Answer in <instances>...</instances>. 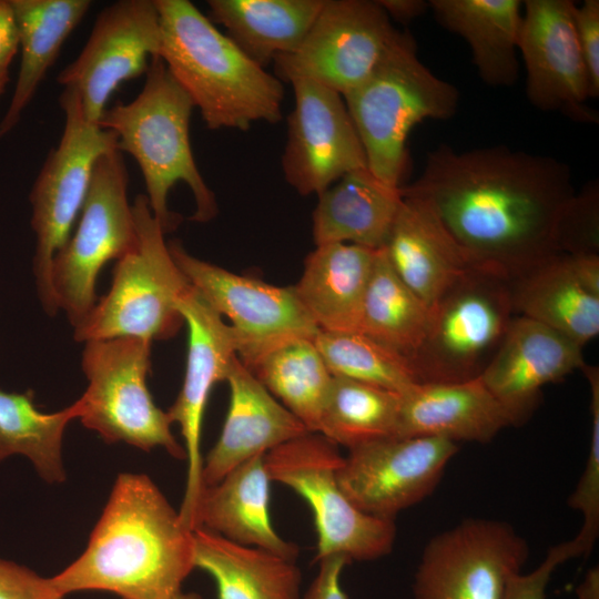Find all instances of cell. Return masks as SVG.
<instances>
[{
	"label": "cell",
	"instance_id": "6da1fadb",
	"mask_svg": "<svg viewBox=\"0 0 599 599\" xmlns=\"http://www.w3.org/2000/svg\"><path fill=\"white\" fill-rule=\"evenodd\" d=\"M400 194L427 204L477 267L511 282L562 255L561 223L576 191L569 165L550 155L441 144Z\"/></svg>",
	"mask_w": 599,
	"mask_h": 599
},
{
	"label": "cell",
	"instance_id": "7a4b0ae2",
	"mask_svg": "<svg viewBox=\"0 0 599 599\" xmlns=\"http://www.w3.org/2000/svg\"><path fill=\"white\" fill-rule=\"evenodd\" d=\"M194 569L193 530L144 474L122 473L84 551L50 577L58 592L171 599Z\"/></svg>",
	"mask_w": 599,
	"mask_h": 599
},
{
	"label": "cell",
	"instance_id": "3957f363",
	"mask_svg": "<svg viewBox=\"0 0 599 599\" xmlns=\"http://www.w3.org/2000/svg\"><path fill=\"white\" fill-rule=\"evenodd\" d=\"M159 57L210 130L247 131L282 119V81L250 59L187 0H154Z\"/></svg>",
	"mask_w": 599,
	"mask_h": 599
},
{
	"label": "cell",
	"instance_id": "277c9868",
	"mask_svg": "<svg viewBox=\"0 0 599 599\" xmlns=\"http://www.w3.org/2000/svg\"><path fill=\"white\" fill-rule=\"evenodd\" d=\"M193 108L163 60L154 55L136 98L106 108L98 122L116 134L118 150L131 154L139 164L150 209L165 234L182 220L167 206L169 192L177 182L185 183L193 194L192 221L207 222L217 214L214 193L202 177L191 149Z\"/></svg>",
	"mask_w": 599,
	"mask_h": 599
},
{
	"label": "cell",
	"instance_id": "5b68a950",
	"mask_svg": "<svg viewBox=\"0 0 599 599\" xmlns=\"http://www.w3.org/2000/svg\"><path fill=\"white\" fill-rule=\"evenodd\" d=\"M343 98L367 169L383 183L400 189L409 165L410 131L427 119L451 118L459 92L419 60L413 35L402 31L374 71Z\"/></svg>",
	"mask_w": 599,
	"mask_h": 599
},
{
	"label": "cell",
	"instance_id": "8992f818",
	"mask_svg": "<svg viewBox=\"0 0 599 599\" xmlns=\"http://www.w3.org/2000/svg\"><path fill=\"white\" fill-rule=\"evenodd\" d=\"M132 210L136 242L116 261L109 292L74 327L79 343L118 337L152 343L173 336L183 323L177 303L190 284L173 261L144 194L134 199Z\"/></svg>",
	"mask_w": 599,
	"mask_h": 599
},
{
	"label": "cell",
	"instance_id": "52a82bcc",
	"mask_svg": "<svg viewBox=\"0 0 599 599\" xmlns=\"http://www.w3.org/2000/svg\"><path fill=\"white\" fill-rule=\"evenodd\" d=\"M514 315L510 281L480 267L464 274L430 308L424 339L409 361L417 382L480 377Z\"/></svg>",
	"mask_w": 599,
	"mask_h": 599
},
{
	"label": "cell",
	"instance_id": "ba28073f",
	"mask_svg": "<svg viewBox=\"0 0 599 599\" xmlns=\"http://www.w3.org/2000/svg\"><path fill=\"white\" fill-rule=\"evenodd\" d=\"M59 102L64 113L62 135L47 156L29 195L31 227L35 234L32 270L39 301L49 316L59 311L51 282L53 258L71 235L97 160L118 149L113 131L85 118L75 91L64 88Z\"/></svg>",
	"mask_w": 599,
	"mask_h": 599
},
{
	"label": "cell",
	"instance_id": "9c48e42d",
	"mask_svg": "<svg viewBox=\"0 0 599 599\" xmlns=\"http://www.w3.org/2000/svg\"><path fill=\"white\" fill-rule=\"evenodd\" d=\"M151 342L138 337L89 341L82 352L88 387L78 399L82 425L105 443H125L150 451L164 448L185 460L171 420L154 403L146 379Z\"/></svg>",
	"mask_w": 599,
	"mask_h": 599
},
{
	"label": "cell",
	"instance_id": "30bf717a",
	"mask_svg": "<svg viewBox=\"0 0 599 599\" xmlns=\"http://www.w3.org/2000/svg\"><path fill=\"white\" fill-rule=\"evenodd\" d=\"M337 445L318 433H307L264 456L271 481L287 486L309 505L317 534L315 561L334 555L375 560L392 551L394 520L363 512L337 481L343 461Z\"/></svg>",
	"mask_w": 599,
	"mask_h": 599
},
{
	"label": "cell",
	"instance_id": "8fae6325",
	"mask_svg": "<svg viewBox=\"0 0 599 599\" xmlns=\"http://www.w3.org/2000/svg\"><path fill=\"white\" fill-rule=\"evenodd\" d=\"M128 184L122 153L115 149L102 154L94 164L77 229L53 258L55 303L73 328L98 302L95 284L101 268L121 258L136 242Z\"/></svg>",
	"mask_w": 599,
	"mask_h": 599
},
{
	"label": "cell",
	"instance_id": "7c38bea8",
	"mask_svg": "<svg viewBox=\"0 0 599 599\" xmlns=\"http://www.w3.org/2000/svg\"><path fill=\"white\" fill-rule=\"evenodd\" d=\"M377 1L325 0L301 45L273 63L276 77L309 80L342 97L358 87L400 37Z\"/></svg>",
	"mask_w": 599,
	"mask_h": 599
},
{
	"label": "cell",
	"instance_id": "4fadbf2b",
	"mask_svg": "<svg viewBox=\"0 0 599 599\" xmlns=\"http://www.w3.org/2000/svg\"><path fill=\"white\" fill-rule=\"evenodd\" d=\"M169 251L189 284L231 321L238 359L248 366L270 349L295 338H315L319 328L293 287L237 275L200 260L172 240Z\"/></svg>",
	"mask_w": 599,
	"mask_h": 599
},
{
	"label": "cell",
	"instance_id": "5bb4252c",
	"mask_svg": "<svg viewBox=\"0 0 599 599\" xmlns=\"http://www.w3.org/2000/svg\"><path fill=\"white\" fill-rule=\"evenodd\" d=\"M527 541L500 520L469 518L437 534L423 550L414 599H504L509 577L521 571Z\"/></svg>",
	"mask_w": 599,
	"mask_h": 599
},
{
	"label": "cell",
	"instance_id": "9a60e30c",
	"mask_svg": "<svg viewBox=\"0 0 599 599\" xmlns=\"http://www.w3.org/2000/svg\"><path fill=\"white\" fill-rule=\"evenodd\" d=\"M457 443L438 437H389L348 449L337 481L349 501L370 516L394 520L429 496Z\"/></svg>",
	"mask_w": 599,
	"mask_h": 599
},
{
	"label": "cell",
	"instance_id": "2e32d148",
	"mask_svg": "<svg viewBox=\"0 0 599 599\" xmlns=\"http://www.w3.org/2000/svg\"><path fill=\"white\" fill-rule=\"evenodd\" d=\"M177 309L189 333L186 366L181 390L166 413L171 423L180 427L187 464L179 514L183 524L194 530L204 488L201 440L205 407L214 385L226 379L237 347L232 327L191 285L182 294Z\"/></svg>",
	"mask_w": 599,
	"mask_h": 599
},
{
	"label": "cell",
	"instance_id": "e0dca14e",
	"mask_svg": "<svg viewBox=\"0 0 599 599\" xmlns=\"http://www.w3.org/2000/svg\"><path fill=\"white\" fill-rule=\"evenodd\" d=\"M160 42L154 0L116 1L99 13L82 51L57 81L78 93L85 118L98 124L115 89L146 72Z\"/></svg>",
	"mask_w": 599,
	"mask_h": 599
},
{
	"label": "cell",
	"instance_id": "ac0fdd59",
	"mask_svg": "<svg viewBox=\"0 0 599 599\" xmlns=\"http://www.w3.org/2000/svg\"><path fill=\"white\" fill-rule=\"evenodd\" d=\"M290 83L295 105L287 118L283 173L300 194L318 195L343 175L366 169V155L339 93L309 80Z\"/></svg>",
	"mask_w": 599,
	"mask_h": 599
},
{
	"label": "cell",
	"instance_id": "d6986e66",
	"mask_svg": "<svg viewBox=\"0 0 599 599\" xmlns=\"http://www.w3.org/2000/svg\"><path fill=\"white\" fill-rule=\"evenodd\" d=\"M573 7L571 0L524 1L518 52L527 73L526 94L534 106L593 123L598 115L586 104L591 90Z\"/></svg>",
	"mask_w": 599,
	"mask_h": 599
},
{
	"label": "cell",
	"instance_id": "ffe728a7",
	"mask_svg": "<svg viewBox=\"0 0 599 599\" xmlns=\"http://www.w3.org/2000/svg\"><path fill=\"white\" fill-rule=\"evenodd\" d=\"M586 365L582 347L562 334L524 316H515L481 374L485 386L522 425L541 402L542 388Z\"/></svg>",
	"mask_w": 599,
	"mask_h": 599
},
{
	"label": "cell",
	"instance_id": "44dd1931",
	"mask_svg": "<svg viewBox=\"0 0 599 599\" xmlns=\"http://www.w3.org/2000/svg\"><path fill=\"white\" fill-rule=\"evenodd\" d=\"M230 405L219 439L203 459L204 487L257 456L311 433L236 356L225 379Z\"/></svg>",
	"mask_w": 599,
	"mask_h": 599
},
{
	"label": "cell",
	"instance_id": "7402d4cb",
	"mask_svg": "<svg viewBox=\"0 0 599 599\" xmlns=\"http://www.w3.org/2000/svg\"><path fill=\"white\" fill-rule=\"evenodd\" d=\"M382 248L396 275L429 309L477 267L427 204L404 195Z\"/></svg>",
	"mask_w": 599,
	"mask_h": 599
},
{
	"label": "cell",
	"instance_id": "603a6c76",
	"mask_svg": "<svg viewBox=\"0 0 599 599\" xmlns=\"http://www.w3.org/2000/svg\"><path fill=\"white\" fill-rule=\"evenodd\" d=\"M511 420L480 377L416 383L399 393L397 437H438L486 444Z\"/></svg>",
	"mask_w": 599,
	"mask_h": 599
},
{
	"label": "cell",
	"instance_id": "cb8c5ba5",
	"mask_svg": "<svg viewBox=\"0 0 599 599\" xmlns=\"http://www.w3.org/2000/svg\"><path fill=\"white\" fill-rule=\"evenodd\" d=\"M264 456L248 459L216 484L203 488L195 529L204 528L233 542L295 561L298 547L277 534L270 517L271 479Z\"/></svg>",
	"mask_w": 599,
	"mask_h": 599
},
{
	"label": "cell",
	"instance_id": "d4e9b609",
	"mask_svg": "<svg viewBox=\"0 0 599 599\" xmlns=\"http://www.w3.org/2000/svg\"><path fill=\"white\" fill-rule=\"evenodd\" d=\"M377 251L331 243L317 245L307 255L303 274L293 290L319 331L359 332Z\"/></svg>",
	"mask_w": 599,
	"mask_h": 599
},
{
	"label": "cell",
	"instance_id": "484cf974",
	"mask_svg": "<svg viewBox=\"0 0 599 599\" xmlns=\"http://www.w3.org/2000/svg\"><path fill=\"white\" fill-rule=\"evenodd\" d=\"M313 213L317 245L348 243L373 250L385 245L402 201L400 189L366 169L352 171L318 194Z\"/></svg>",
	"mask_w": 599,
	"mask_h": 599
},
{
	"label": "cell",
	"instance_id": "4316f807",
	"mask_svg": "<svg viewBox=\"0 0 599 599\" xmlns=\"http://www.w3.org/2000/svg\"><path fill=\"white\" fill-rule=\"evenodd\" d=\"M429 10L470 48L479 78L490 87H511L519 74V0H430Z\"/></svg>",
	"mask_w": 599,
	"mask_h": 599
},
{
	"label": "cell",
	"instance_id": "83f0119b",
	"mask_svg": "<svg viewBox=\"0 0 599 599\" xmlns=\"http://www.w3.org/2000/svg\"><path fill=\"white\" fill-rule=\"evenodd\" d=\"M194 568L207 572L217 599H301L294 560L233 542L204 528L193 530Z\"/></svg>",
	"mask_w": 599,
	"mask_h": 599
},
{
	"label": "cell",
	"instance_id": "f1b7e54d",
	"mask_svg": "<svg viewBox=\"0 0 599 599\" xmlns=\"http://www.w3.org/2000/svg\"><path fill=\"white\" fill-rule=\"evenodd\" d=\"M325 0H209V19L266 68L303 42Z\"/></svg>",
	"mask_w": 599,
	"mask_h": 599
},
{
	"label": "cell",
	"instance_id": "f546056e",
	"mask_svg": "<svg viewBox=\"0 0 599 599\" xmlns=\"http://www.w3.org/2000/svg\"><path fill=\"white\" fill-rule=\"evenodd\" d=\"M18 27L21 62L14 91L0 121V139L19 122L60 50L85 17L90 0H10Z\"/></svg>",
	"mask_w": 599,
	"mask_h": 599
},
{
	"label": "cell",
	"instance_id": "4dcf8cb0",
	"mask_svg": "<svg viewBox=\"0 0 599 599\" xmlns=\"http://www.w3.org/2000/svg\"><path fill=\"white\" fill-rule=\"evenodd\" d=\"M515 314L536 321L583 347L599 334V296L559 255L510 282Z\"/></svg>",
	"mask_w": 599,
	"mask_h": 599
},
{
	"label": "cell",
	"instance_id": "1f68e13d",
	"mask_svg": "<svg viewBox=\"0 0 599 599\" xmlns=\"http://www.w3.org/2000/svg\"><path fill=\"white\" fill-rule=\"evenodd\" d=\"M246 367L311 433H318L333 375L313 338L287 341Z\"/></svg>",
	"mask_w": 599,
	"mask_h": 599
},
{
	"label": "cell",
	"instance_id": "d6a6232c",
	"mask_svg": "<svg viewBox=\"0 0 599 599\" xmlns=\"http://www.w3.org/2000/svg\"><path fill=\"white\" fill-rule=\"evenodd\" d=\"M78 399L54 413H42L31 389L24 393L0 389V463L12 455L30 459L47 483L65 479L62 437L68 424L80 417Z\"/></svg>",
	"mask_w": 599,
	"mask_h": 599
},
{
	"label": "cell",
	"instance_id": "836d02e7",
	"mask_svg": "<svg viewBox=\"0 0 599 599\" xmlns=\"http://www.w3.org/2000/svg\"><path fill=\"white\" fill-rule=\"evenodd\" d=\"M430 309L396 275L379 248L364 298L359 333L410 361L424 339Z\"/></svg>",
	"mask_w": 599,
	"mask_h": 599
},
{
	"label": "cell",
	"instance_id": "e575fe53",
	"mask_svg": "<svg viewBox=\"0 0 599 599\" xmlns=\"http://www.w3.org/2000/svg\"><path fill=\"white\" fill-rule=\"evenodd\" d=\"M399 393L333 376L318 434L347 449L397 437Z\"/></svg>",
	"mask_w": 599,
	"mask_h": 599
},
{
	"label": "cell",
	"instance_id": "d590c367",
	"mask_svg": "<svg viewBox=\"0 0 599 599\" xmlns=\"http://www.w3.org/2000/svg\"><path fill=\"white\" fill-rule=\"evenodd\" d=\"M314 343L333 376L402 393L418 383L407 358L359 332H323Z\"/></svg>",
	"mask_w": 599,
	"mask_h": 599
},
{
	"label": "cell",
	"instance_id": "8d00e7d4",
	"mask_svg": "<svg viewBox=\"0 0 599 599\" xmlns=\"http://www.w3.org/2000/svg\"><path fill=\"white\" fill-rule=\"evenodd\" d=\"M590 389V443L583 471L568 506L582 516V526L569 542L575 557H587L593 549L599 534V368L586 364L582 367Z\"/></svg>",
	"mask_w": 599,
	"mask_h": 599
},
{
	"label": "cell",
	"instance_id": "74e56055",
	"mask_svg": "<svg viewBox=\"0 0 599 599\" xmlns=\"http://www.w3.org/2000/svg\"><path fill=\"white\" fill-rule=\"evenodd\" d=\"M562 255L599 254V192L597 182L576 193L560 229Z\"/></svg>",
	"mask_w": 599,
	"mask_h": 599
},
{
	"label": "cell",
	"instance_id": "f35d334b",
	"mask_svg": "<svg viewBox=\"0 0 599 599\" xmlns=\"http://www.w3.org/2000/svg\"><path fill=\"white\" fill-rule=\"evenodd\" d=\"M573 558L568 541L551 547L544 561L528 573L516 572L507 581L504 599H546L547 585L555 569Z\"/></svg>",
	"mask_w": 599,
	"mask_h": 599
},
{
	"label": "cell",
	"instance_id": "ab89813d",
	"mask_svg": "<svg viewBox=\"0 0 599 599\" xmlns=\"http://www.w3.org/2000/svg\"><path fill=\"white\" fill-rule=\"evenodd\" d=\"M50 578L0 558V599H63Z\"/></svg>",
	"mask_w": 599,
	"mask_h": 599
},
{
	"label": "cell",
	"instance_id": "60d3db41",
	"mask_svg": "<svg viewBox=\"0 0 599 599\" xmlns=\"http://www.w3.org/2000/svg\"><path fill=\"white\" fill-rule=\"evenodd\" d=\"M575 30L589 75L591 98L599 95V1L585 0L572 11Z\"/></svg>",
	"mask_w": 599,
	"mask_h": 599
},
{
	"label": "cell",
	"instance_id": "b9f144b4",
	"mask_svg": "<svg viewBox=\"0 0 599 599\" xmlns=\"http://www.w3.org/2000/svg\"><path fill=\"white\" fill-rule=\"evenodd\" d=\"M318 562V572L301 599H347L341 586V575L351 561L344 556L334 555Z\"/></svg>",
	"mask_w": 599,
	"mask_h": 599
},
{
	"label": "cell",
	"instance_id": "7bdbcfd3",
	"mask_svg": "<svg viewBox=\"0 0 599 599\" xmlns=\"http://www.w3.org/2000/svg\"><path fill=\"white\" fill-rule=\"evenodd\" d=\"M19 50L16 16L10 0H0V71H7Z\"/></svg>",
	"mask_w": 599,
	"mask_h": 599
},
{
	"label": "cell",
	"instance_id": "ee69618b",
	"mask_svg": "<svg viewBox=\"0 0 599 599\" xmlns=\"http://www.w3.org/2000/svg\"><path fill=\"white\" fill-rule=\"evenodd\" d=\"M579 282L599 296V254L567 255Z\"/></svg>",
	"mask_w": 599,
	"mask_h": 599
},
{
	"label": "cell",
	"instance_id": "f6af8a7d",
	"mask_svg": "<svg viewBox=\"0 0 599 599\" xmlns=\"http://www.w3.org/2000/svg\"><path fill=\"white\" fill-rule=\"evenodd\" d=\"M389 19L408 23L429 10L428 1L423 0H377Z\"/></svg>",
	"mask_w": 599,
	"mask_h": 599
},
{
	"label": "cell",
	"instance_id": "bcb514c9",
	"mask_svg": "<svg viewBox=\"0 0 599 599\" xmlns=\"http://www.w3.org/2000/svg\"><path fill=\"white\" fill-rule=\"evenodd\" d=\"M578 599H599V568H590L576 588Z\"/></svg>",
	"mask_w": 599,
	"mask_h": 599
},
{
	"label": "cell",
	"instance_id": "7dc6e473",
	"mask_svg": "<svg viewBox=\"0 0 599 599\" xmlns=\"http://www.w3.org/2000/svg\"><path fill=\"white\" fill-rule=\"evenodd\" d=\"M171 599H202L197 592H183L182 590Z\"/></svg>",
	"mask_w": 599,
	"mask_h": 599
},
{
	"label": "cell",
	"instance_id": "c3c4849f",
	"mask_svg": "<svg viewBox=\"0 0 599 599\" xmlns=\"http://www.w3.org/2000/svg\"><path fill=\"white\" fill-rule=\"evenodd\" d=\"M9 82V73L7 71H0V95L3 92V90L7 87V83Z\"/></svg>",
	"mask_w": 599,
	"mask_h": 599
}]
</instances>
